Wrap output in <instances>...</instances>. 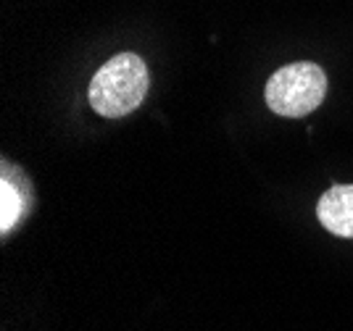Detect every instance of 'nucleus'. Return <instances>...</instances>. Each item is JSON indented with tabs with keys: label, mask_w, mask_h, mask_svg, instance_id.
<instances>
[{
	"label": "nucleus",
	"mask_w": 353,
	"mask_h": 331,
	"mask_svg": "<svg viewBox=\"0 0 353 331\" xmlns=\"http://www.w3.org/2000/svg\"><path fill=\"white\" fill-rule=\"evenodd\" d=\"M148 66L137 53H119L95 72L90 82V105L105 118H121L145 100Z\"/></svg>",
	"instance_id": "f257e3e1"
},
{
	"label": "nucleus",
	"mask_w": 353,
	"mask_h": 331,
	"mask_svg": "<svg viewBox=\"0 0 353 331\" xmlns=\"http://www.w3.org/2000/svg\"><path fill=\"white\" fill-rule=\"evenodd\" d=\"M327 95V76L316 63H290L266 82V105L277 116L301 118L319 108Z\"/></svg>",
	"instance_id": "f03ea898"
},
{
	"label": "nucleus",
	"mask_w": 353,
	"mask_h": 331,
	"mask_svg": "<svg viewBox=\"0 0 353 331\" xmlns=\"http://www.w3.org/2000/svg\"><path fill=\"white\" fill-rule=\"evenodd\" d=\"M316 216L335 237L353 239V184H335L327 189L316 205Z\"/></svg>",
	"instance_id": "7ed1b4c3"
},
{
	"label": "nucleus",
	"mask_w": 353,
	"mask_h": 331,
	"mask_svg": "<svg viewBox=\"0 0 353 331\" xmlns=\"http://www.w3.org/2000/svg\"><path fill=\"white\" fill-rule=\"evenodd\" d=\"M3 192H0V197H3V216H0V229L3 234L6 231H11L19 224V218L24 213V197H21V192L19 187H14V182H11V176L8 173H3Z\"/></svg>",
	"instance_id": "20e7f679"
}]
</instances>
